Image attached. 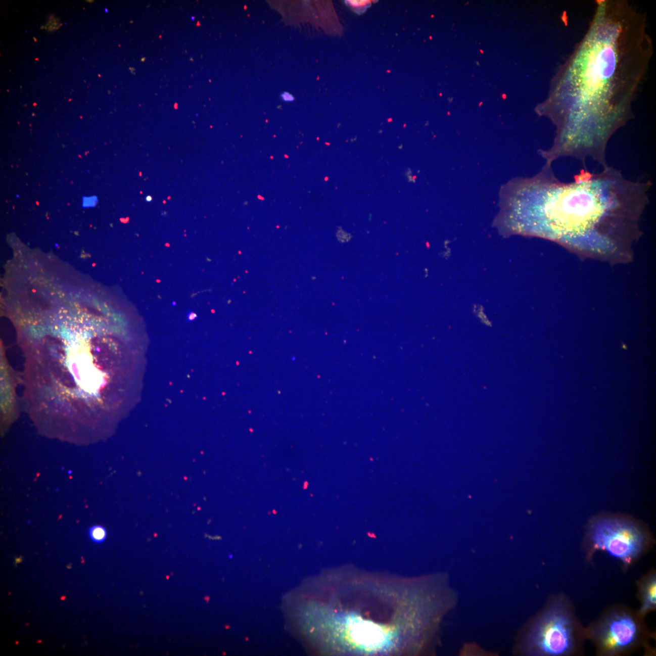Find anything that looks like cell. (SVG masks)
<instances>
[{"instance_id":"3","label":"cell","mask_w":656,"mask_h":656,"mask_svg":"<svg viewBox=\"0 0 656 656\" xmlns=\"http://www.w3.org/2000/svg\"><path fill=\"white\" fill-rule=\"evenodd\" d=\"M589 536L595 549L605 550L627 564L639 556L646 542L642 528L633 521L619 517L597 518L590 526Z\"/></svg>"},{"instance_id":"1","label":"cell","mask_w":656,"mask_h":656,"mask_svg":"<svg viewBox=\"0 0 656 656\" xmlns=\"http://www.w3.org/2000/svg\"><path fill=\"white\" fill-rule=\"evenodd\" d=\"M652 183L626 179L615 168L588 171L564 182L551 164L516 180L508 198L514 231L560 244L586 257L626 262L642 235L640 219Z\"/></svg>"},{"instance_id":"10","label":"cell","mask_w":656,"mask_h":656,"mask_svg":"<svg viewBox=\"0 0 656 656\" xmlns=\"http://www.w3.org/2000/svg\"><path fill=\"white\" fill-rule=\"evenodd\" d=\"M173 305H176V303H175V302H173Z\"/></svg>"},{"instance_id":"7","label":"cell","mask_w":656,"mask_h":656,"mask_svg":"<svg viewBox=\"0 0 656 656\" xmlns=\"http://www.w3.org/2000/svg\"><path fill=\"white\" fill-rule=\"evenodd\" d=\"M281 98L283 101L285 102H293L295 99L294 96L288 92L283 93L281 95Z\"/></svg>"},{"instance_id":"5","label":"cell","mask_w":656,"mask_h":656,"mask_svg":"<svg viewBox=\"0 0 656 656\" xmlns=\"http://www.w3.org/2000/svg\"><path fill=\"white\" fill-rule=\"evenodd\" d=\"M655 577H652L645 584L643 589V598L640 612L645 614L655 607Z\"/></svg>"},{"instance_id":"8","label":"cell","mask_w":656,"mask_h":656,"mask_svg":"<svg viewBox=\"0 0 656 656\" xmlns=\"http://www.w3.org/2000/svg\"><path fill=\"white\" fill-rule=\"evenodd\" d=\"M146 201H147V202H149V203L151 202V201H152V197H150V196H148V197H147Z\"/></svg>"},{"instance_id":"6","label":"cell","mask_w":656,"mask_h":656,"mask_svg":"<svg viewBox=\"0 0 656 656\" xmlns=\"http://www.w3.org/2000/svg\"><path fill=\"white\" fill-rule=\"evenodd\" d=\"M89 535L95 543H101L106 539L107 531L101 526H95L89 529Z\"/></svg>"},{"instance_id":"9","label":"cell","mask_w":656,"mask_h":656,"mask_svg":"<svg viewBox=\"0 0 656 656\" xmlns=\"http://www.w3.org/2000/svg\"><path fill=\"white\" fill-rule=\"evenodd\" d=\"M16 197H17L18 198H20V196H19V195H16Z\"/></svg>"},{"instance_id":"2","label":"cell","mask_w":656,"mask_h":656,"mask_svg":"<svg viewBox=\"0 0 656 656\" xmlns=\"http://www.w3.org/2000/svg\"><path fill=\"white\" fill-rule=\"evenodd\" d=\"M573 618L566 604L555 601L534 622L526 633L523 648L526 654L558 656L570 654L574 646Z\"/></svg>"},{"instance_id":"4","label":"cell","mask_w":656,"mask_h":656,"mask_svg":"<svg viewBox=\"0 0 656 656\" xmlns=\"http://www.w3.org/2000/svg\"><path fill=\"white\" fill-rule=\"evenodd\" d=\"M636 622L625 614H616L607 618L597 629L595 637L606 654H616L628 648L636 640Z\"/></svg>"}]
</instances>
